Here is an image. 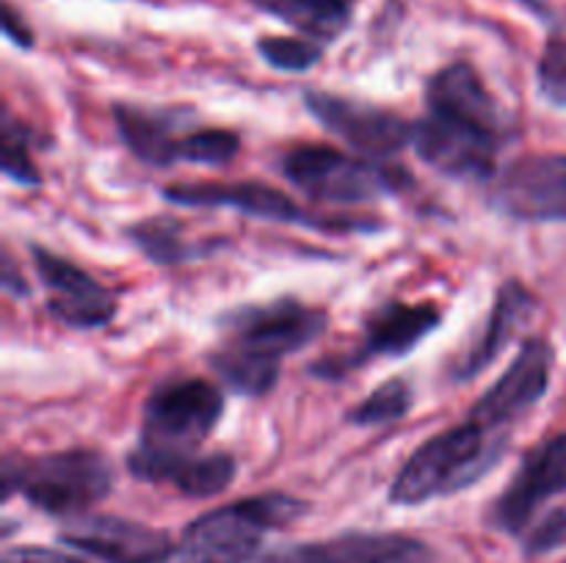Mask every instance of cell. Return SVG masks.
Listing matches in <instances>:
<instances>
[{
  "label": "cell",
  "mask_w": 566,
  "mask_h": 563,
  "mask_svg": "<svg viewBox=\"0 0 566 563\" xmlns=\"http://www.w3.org/2000/svg\"><path fill=\"white\" fill-rule=\"evenodd\" d=\"M130 241L147 254L153 263L160 265H177L188 263L191 257H199L205 252L202 246H193L182 237L180 224L175 219H147L138 221L127 230Z\"/></svg>",
  "instance_id": "cell-20"
},
{
  "label": "cell",
  "mask_w": 566,
  "mask_h": 563,
  "mask_svg": "<svg viewBox=\"0 0 566 563\" xmlns=\"http://www.w3.org/2000/svg\"><path fill=\"white\" fill-rule=\"evenodd\" d=\"M0 282H3L6 290L14 293V296H28V285L20 279V276H17L14 259H11L9 254L3 257V276H0Z\"/></svg>",
  "instance_id": "cell-30"
},
{
  "label": "cell",
  "mask_w": 566,
  "mask_h": 563,
  "mask_svg": "<svg viewBox=\"0 0 566 563\" xmlns=\"http://www.w3.org/2000/svg\"><path fill=\"white\" fill-rule=\"evenodd\" d=\"M235 472L238 464L230 453H199L197 458H191L177 472L171 486L186 497L208 500V497H216L224 489H230V484L235 480Z\"/></svg>",
  "instance_id": "cell-21"
},
{
  "label": "cell",
  "mask_w": 566,
  "mask_h": 563,
  "mask_svg": "<svg viewBox=\"0 0 566 563\" xmlns=\"http://www.w3.org/2000/svg\"><path fill=\"white\" fill-rule=\"evenodd\" d=\"M566 495V434L539 442L523 458L512 484L490 511V522L503 533H523L542 506Z\"/></svg>",
  "instance_id": "cell-15"
},
{
  "label": "cell",
  "mask_w": 566,
  "mask_h": 563,
  "mask_svg": "<svg viewBox=\"0 0 566 563\" xmlns=\"http://www.w3.org/2000/svg\"><path fill=\"white\" fill-rule=\"evenodd\" d=\"M258 50L265 64L282 72H307L324 59V44L310 36H263Z\"/></svg>",
  "instance_id": "cell-24"
},
{
  "label": "cell",
  "mask_w": 566,
  "mask_h": 563,
  "mask_svg": "<svg viewBox=\"0 0 566 563\" xmlns=\"http://www.w3.org/2000/svg\"><path fill=\"white\" fill-rule=\"evenodd\" d=\"M490 204L517 221H566V155L539 152L512 160L492 180Z\"/></svg>",
  "instance_id": "cell-9"
},
{
  "label": "cell",
  "mask_w": 566,
  "mask_h": 563,
  "mask_svg": "<svg viewBox=\"0 0 566 563\" xmlns=\"http://www.w3.org/2000/svg\"><path fill=\"white\" fill-rule=\"evenodd\" d=\"M241 149V138L232 130H221V127H202V130H191L182 144V163L193 166H227Z\"/></svg>",
  "instance_id": "cell-25"
},
{
  "label": "cell",
  "mask_w": 566,
  "mask_h": 563,
  "mask_svg": "<svg viewBox=\"0 0 566 563\" xmlns=\"http://www.w3.org/2000/svg\"><path fill=\"white\" fill-rule=\"evenodd\" d=\"M114 489V467L92 447L3 458V497L22 495L53 517H83Z\"/></svg>",
  "instance_id": "cell-4"
},
{
  "label": "cell",
  "mask_w": 566,
  "mask_h": 563,
  "mask_svg": "<svg viewBox=\"0 0 566 563\" xmlns=\"http://www.w3.org/2000/svg\"><path fill=\"white\" fill-rule=\"evenodd\" d=\"M307 110L340 141L363 152L365 158H390L412 144V121L379 105L359 103V99L340 97L329 92L304 94Z\"/></svg>",
  "instance_id": "cell-11"
},
{
  "label": "cell",
  "mask_w": 566,
  "mask_h": 563,
  "mask_svg": "<svg viewBox=\"0 0 566 563\" xmlns=\"http://www.w3.org/2000/svg\"><path fill=\"white\" fill-rule=\"evenodd\" d=\"M326 326L324 309L296 298L238 307L221 318L224 337L210 353V368L238 395H265L280 381L282 359L318 340Z\"/></svg>",
  "instance_id": "cell-1"
},
{
  "label": "cell",
  "mask_w": 566,
  "mask_h": 563,
  "mask_svg": "<svg viewBox=\"0 0 566 563\" xmlns=\"http://www.w3.org/2000/svg\"><path fill=\"white\" fill-rule=\"evenodd\" d=\"M304 513L307 502L282 491L230 502L193 519L169 563H243L260 550L269 530L285 528Z\"/></svg>",
  "instance_id": "cell-5"
},
{
  "label": "cell",
  "mask_w": 566,
  "mask_h": 563,
  "mask_svg": "<svg viewBox=\"0 0 566 563\" xmlns=\"http://www.w3.org/2000/svg\"><path fill=\"white\" fill-rule=\"evenodd\" d=\"M434 552L418 539L396 533H348L340 539L298 544L260 563H431Z\"/></svg>",
  "instance_id": "cell-16"
},
{
  "label": "cell",
  "mask_w": 566,
  "mask_h": 563,
  "mask_svg": "<svg viewBox=\"0 0 566 563\" xmlns=\"http://www.w3.org/2000/svg\"><path fill=\"white\" fill-rule=\"evenodd\" d=\"M536 77H539L542 97L551 105L566 108V14L553 20Z\"/></svg>",
  "instance_id": "cell-23"
},
{
  "label": "cell",
  "mask_w": 566,
  "mask_h": 563,
  "mask_svg": "<svg viewBox=\"0 0 566 563\" xmlns=\"http://www.w3.org/2000/svg\"><path fill=\"white\" fill-rule=\"evenodd\" d=\"M114 121L119 138L142 163L158 169L182 163V144L191 130H180V114L119 103L114 105Z\"/></svg>",
  "instance_id": "cell-17"
},
{
  "label": "cell",
  "mask_w": 566,
  "mask_h": 563,
  "mask_svg": "<svg viewBox=\"0 0 566 563\" xmlns=\"http://www.w3.org/2000/svg\"><path fill=\"white\" fill-rule=\"evenodd\" d=\"M33 268L48 293V312L70 329H103L114 320L116 298L88 270L44 246H31Z\"/></svg>",
  "instance_id": "cell-13"
},
{
  "label": "cell",
  "mask_w": 566,
  "mask_h": 563,
  "mask_svg": "<svg viewBox=\"0 0 566 563\" xmlns=\"http://www.w3.org/2000/svg\"><path fill=\"white\" fill-rule=\"evenodd\" d=\"M166 202L177 208H227L238 210L243 215L265 221H280V224H296L304 230L321 232H370L376 230V221L363 219H329V215L304 210L293 202L287 193L265 185V182H177L164 188Z\"/></svg>",
  "instance_id": "cell-8"
},
{
  "label": "cell",
  "mask_w": 566,
  "mask_h": 563,
  "mask_svg": "<svg viewBox=\"0 0 566 563\" xmlns=\"http://www.w3.org/2000/svg\"><path fill=\"white\" fill-rule=\"evenodd\" d=\"M523 6H528L531 11H536V14L542 17H551V9H547V0H520Z\"/></svg>",
  "instance_id": "cell-31"
},
{
  "label": "cell",
  "mask_w": 566,
  "mask_h": 563,
  "mask_svg": "<svg viewBox=\"0 0 566 563\" xmlns=\"http://www.w3.org/2000/svg\"><path fill=\"white\" fill-rule=\"evenodd\" d=\"M536 312V298L531 296V290H525L517 279L506 282L497 293L495 304H492L490 320H486V329L479 340L473 342L468 353L459 359V364L453 368V379L457 381H470L475 375L484 373L492 362L503 353V348L514 340L520 329L534 318Z\"/></svg>",
  "instance_id": "cell-18"
},
{
  "label": "cell",
  "mask_w": 566,
  "mask_h": 563,
  "mask_svg": "<svg viewBox=\"0 0 566 563\" xmlns=\"http://www.w3.org/2000/svg\"><path fill=\"white\" fill-rule=\"evenodd\" d=\"M509 439L512 436L497 434L473 417L431 436L396 475L390 486V502L423 506L437 497H451L470 489L501 464Z\"/></svg>",
  "instance_id": "cell-3"
},
{
  "label": "cell",
  "mask_w": 566,
  "mask_h": 563,
  "mask_svg": "<svg viewBox=\"0 0 566 563\" xmlns=\"http://www.w3.org/2000/svg\"><path fill=\"white\" fill-rule=\"evenodd\" d=\"M3 563H86L64 552L44 550V546H14L3 555Z\"/></svg>",
  "instance_id": "cell-28"
},
{
  "label": "cell",
  "mask_w": 566,
  "mask_h": 563,
  "mask_svg": "<svg viewBox=\"0 0 566 563\" xmlns=\"http://www.w3.org/2000/svg\"><path fill=\"white\" fill-rule=\"evenodd\" d=\"M3 33H6V39H11V42L17 44V47H31L33 44V33H31V28L25 25V22H22V17H17V11L11 9L9 3L3 6Z\"/></svg>",
  "instance_id": "cell-29"
},
{
  "label": "cell",
  "mask_w": 566,
  "mask_h": 563,
  "mask_svg": "<svg viewBox=\"0 0 566 563\" xmlns=\"http://www.w3.org/2000/svg\"><path fill=\"white\" fill-rule=\"evenodd\" d=\"M503 141H506V127L457 110L429 108V114L412 127V144L420 160L457 180L495 177Z\"/></svg>",
  "instance_id": "cell-7"
},
{
  "label": "cell",
  "mask_w": 566,
  "mask_h": 563,
  "mask_svg": "<svg viewBox=\"0 0 566 563\" xmlns=\"http://www.w3.org/2000/svg\"><path fill=\"white\" fill-rule=\"evenodd\" d=\"M566 546V511H553L531 530L528 544H525V552L528 555H547L553 550H562Z\"/></svg>",
  "instance_id": "cell-27"
},
{
  "label": "cell",
  "mask_w": 566,
  "mask_h": 563,
  "mask_svg": "<svg viewBox=\"0 0 566 563\" xmlns=\"http://www.w3.org/2000/svg\"><path fill=\"white\" fill-rule=\"evenodd\" d=\"M553 362H556V351L545 337L525 340L506 373L486 390V395L475 401L470 417L497 434L512 436L514 425L545 397L547 386H551Z\"/></svg>",
  "instance_id": "cell-12"
},
{
  "label": "cell",
  "mask_w": 566,
  "mask_h": 563,
  "mask_svg": "<svg viewBox=\"0 0 566 563\" xmlns=\"http://www.w3.org/2000/svg\"><path fill=\"white\" fill-rule=\"evenodd\" d=\"M224 412V392L208 379H171L144 401L142 436L127 469L144 484H171L208 442Z\"/></svg>",
  "instance_id": "cell-2"
},
{
  "label": "cell",
  "mask_w": 566,
  "mask_h": 563,
  "mask_svg": "<svg viewBox=\"0 0 566 563\" xmlns=\"http://www.w3.org/2000/svg\"><path fill=\"white\" fill-rule=\"evenodd\" d=\"M440 320L442 312L434 304H381L365 320L357 348L343 359L335 357L313 364V373L324 375V379H337L348 370L365 368L374 359L407 357L418 342H423L440 326Z\"/></svg>",
  "instance_id": "cell-10"
},
{
  "label": "cell",
  "mask_w": 566,
  "mask_h": 563,
  "mask_svg": "<svg viewBox=\"0 0 566 563\" xmlns=\"http://www.w3.org/2000/svg\"><path fill=\"white\" fill-rule=\"evenodd\" d=\"M3 174L20 185H42V174L31 160L25 127L17 125L11 114H6L3 121Z\"/></svg>",
  "instance_id": "cell-26"
},
{
  "label": "cell",
  "mask_w": 566,
  "mask_h": 563,
  "mask_svg": "<svg viewBox=\"0 0 566 563\" xmlns=\"http://www.w3.org/2000/svg\"><path fill=\"white\" fill-rule=\"evenodd\" d=\"M247 3L324 44L352 25L357 0H247Z\"/></svg>",
  "instance_id": "cell-19"
},
{
  "label": "cell",
  "mask_w": 566,
  "mask_h": 563,
  "mask_svg": "<svg viewBox=\"0 0 566 563\" xmlns=\"http://www.w3.org/2000/svg\"><path fill=\"white\" fill-rule=\"evenodd\" d=\"M282 174L310 199L335 204H365L401 193L409 174L374 158H354L332 147H298L282 158Z\"/></svg>",
  "instance_id": "cell-6"
},
{
  "label": "cell",
  "mask_w": 566,
  "mask_h": 563,
  "mask_svg": "<svg viewBox=\"0 0 566 563\" xmlns=\"http://www.w3.org/2000/svg\"><path fill=\"white\" fill-rule=\"evenodd\" d=\"M59 541L103 563H169L177 546L166 530L108 513L70 519Z\"/></svg>",
  "instance_id": "cell-14"
},
{
  "label": "cell",
  "mask_w": 566,
  "mask_h": 563,
  "mask_svg": "<svg viewBox=\"0 0 566 563\" xmlns=\"http://www.w3.org/2000/svg\"><path fill=\"white\" fill-rule=\"evenodd\" d=\"M415 395L412 386H409L407 379H390L385 384L376 386L368 397H365L359 406H354L348 412V423L363 425V428H370V425H387L396 423V419L407 417L409 408H412Z\"/></svg>",
  "instance_id": "cell-22"
}]
</instances>
